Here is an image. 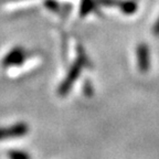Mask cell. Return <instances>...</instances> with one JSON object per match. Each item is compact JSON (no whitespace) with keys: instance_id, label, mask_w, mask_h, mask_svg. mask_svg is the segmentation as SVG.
<instances>
[{"instance_id":"6da1fadb","label":"cell","mask_w":159,"mask_h":159,"mask_svg":"<svg viewBox=\"0 0 159 159\" xmlns=\"http://www.w3.org/2000/svg\"><path fill=\"white\" fill-rule=\"evenodd\" d=\"M83 66H84L83 62L80 59H77L72 64V66L70 67L64 81L60 84L59 89H57V93H59L60 96H65V95L71 91L73 84H74L75 81L77 80L79 75L81 74V71H82Z\"/></svg>"},{"instance_id":"7a4b0ae2","label":"cell","mask_w":159,"mask_h":159,"mask_svg":"<svg viewBox=\"0 0 159 159\" xmlns=\"http://www.w3.org/2000/svg\"><path fill=\"white\" fill-rule=\"evenodd\" d=\"M29 57V53L22 47H16L6 54L2 60V66L10 67L21 65Z\"/></svg>"},{"instance_id":"3957f363","label":"cell","mask_w":159,"mask_h":159,"mask_svg":"<svg viewBox=\"0 0 159 159\" xmlns=\"http://www.w3.org/2000/svg\"><path fill=\"white\" fill-rule=\"evenodd\" d=\"M29 133V126L23 122L16 123L10 127H0V140L6 138L22 137Z\"/></svg>"},{"instance_id":"277c9868","label":"cell","mask_w":159,"mask_h":159,"mask_svg":"<svg viewBox=\"0 0 159 159\" xmlns=\"http://www.w3.org/2000/svg\"><path fill=\"white\" fill-rule=\"evenodd\" d=\"M137 65L140 73H147L150 67V57H149V48L146 43H139L136 49Z\"/></svg>"},{"instance_id":"5b68a950","label":"cell","mask_w":159,"mask_h":159,"mask_svg":"<svg viewBox=\"0 0 159 159\" xmlns=\"http://www.w3.org/2000/svg\"><path fill=\"white\" fill-rule=\"evenodd\" d=\"M118 8L125 15H133V13L136 12L137 5L136 2H134L132 0H120Z\"/></svg>"},{"instance_id":"8992f818","label":"cell","mask_w":159,"mask_h":159,"mask_svg":"<svg viewBox=\"0 0 159 159\" xmlns=\"http://www.w3.org/2000/svg\"><path fill=\"white\" fill-rule=\"evenodd\" d=\"M9 159H31V156L27 152L23 150H17V149H11L7 154Z\"/></svg>"},{"instance_id":"52a82bcc","label":"cell","mask_w":159,"mask_h":159,"mask_svg":"<svg viewBox=\"0 0 159 159\" xmlns=\"http://www.w3.org/2000/svg\"><path fill=\"white\" fill-rule=\"evenodd\" d=\"M93 9H94V1L93 0H82L81 9H80V12H81L82 17H85L89 12H92Z\"/></svg>"},{"instance_id":"ba28073f","label":"cell","mask_w":159,"mask_h":159,"mask_svg":"<svg viewBox=\"0 0 159 159\" xmlns=\"http://www.w3.org/2000/svg\"><path fill=\"white\" fill-rule=\"evenodd\" d=\"M120 0H96V3L99 6H104V7H115L119 6Z\"/></svg>"},{"instance_id":"9c48e42d","label":"cell","mask_w":159,"mask_h":159,"mask_svg":"<svg viewBox=\"0 0 159 159\" xmlns=\"http://www.w3.org/2000/svg\"><path fill=\"white\" fill-rule=\"evenodd\" d=\"M83 92L86 96L91 97L93 95V86H92V83L89 80H86L84 82V85H83Z\"/></svg>"},{"instance_id":"30bf717a","label":"cell","mask_w":159,"mask_h":159,"mask_svg":"<svg viewBox=\"0 0 159 159\" xmlns=\"http://www.w3.org/2000/svg\"><path fill=\"white\" fill-rule=\"evenodd\" d=\"M44 5L48 9L51 10V11H54V12H57L60 9L59 3H57V1H54V0H47V1L44 2Z\"/></svg>"},{"instance_id":"8fae6325","label":"cell","mask_w":159,"mask_h":159,"mask_svg":"<svg viewBox=\"0 0 159 159\" xmlns=\"http://www.w3.org/2000/svg\"><path fill=\"white\" fill-rule=\"evenodd\" d=\"M154 33L156 37H159V18L158 20L156 21V23H155L154 25Z\"/></svg>"}]
</instances>
